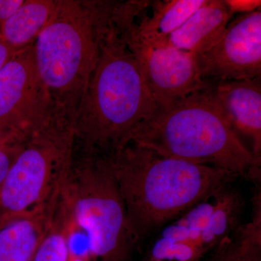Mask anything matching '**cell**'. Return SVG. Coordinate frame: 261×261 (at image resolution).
Returning a JSON list of instances; mask_svg holds the SVG:
<instances>
[{
    "mask_svg": "<svg viewBox=\"0 0 261 261\" xmlns=\"http://www.w3.org/2000/svg\"><path fill=\"white\" fill-rule=\"evenodd\" d=\"M58 204L42 212L20 216L2 224L0 261H32L50 226Z\"/></svg>",
    "mask_w": 261,
    "mask_h": 261,
    "instance_id": "cell-13",
    "label": "cell"
},
{
    "mask_svg": "<svg viewBox=\"0 0 261 261\" xmlns=\"http://www.w3.org/2000/svg\"><path fill=\"white\" fill-rule=\"evenodd\" d=\"M47 97L38 73L34 45L19 49L0 69V123L29 134L44 124L38 113Z\"/></svg>",
    "mask_w": 261,
    "mask_h": 261,
    "instance_id": "cell-10",
    "label": "cell"
},
{
    "mask_svg": "<svg viewBox=\"0 0 261 261\" xmlns=\"http://www.w3.org/2000/svg\"><path fill=\"white\" fill-rule=\"evenodd\" d=\"M55 8L56 3L53 1H24L14 14L0 25V34L15 49H23L37 39L50 19Z\"/></svg>",
    "mask_w": 261,
    "mask_h": 261,
    "instance_id": "cell-16",
    "label": "cell"
},
{
    "mask_svg": "<svg viewBox=\"0 0 261 261\" xmlns=\"http://www.w3.org/2000/svg\"><path fill=\"white\" fill-rule=\"evenodd\" d=\"M78 132L88 156L108 157L153 116L158 106L125 39L121 20L112 17L99 44V58L84 98Z\"/></svg>",
    "mask_w": 261,
    "mask_h": 261,
    "instance_id": "cell-2",
    "label": "cell"
},
{
    "mask_svg": "<svg viewBox=\"0 0 261 261\" xmlns=\"http://www.w3.org/2000/svg\"><path fill=\"white\" fill-rule=\"evenodd\" d=\"M111 13L110 9L93 23L77 3H56L34 46L38 73L48 97L63 105L83 102Z\"/></svg>",
    "mask_w": 261,
    "mask_h": 261,
    "instance_id": "cell-4",
    "label": "cell"
},
{
    "mask_svg": "<svg viewBox=\"0 0 261 261\" xmlns=\"http://www.w3.org/2000/svg\"><path fill=\"white\" fill-rule=\"evenodd\" d=\"M72 130L44 124L29 134L0 187V226L55 207L72 170Z\"/></svg>",
    "mask_w": 261,
    "mask_h": 261,
    "instance_id": "cell-6",
    "label": "cell"
},
{
    "mask_svg": "<svg viewBox=\"0 0 261 261\" xmlns=\"http://www.w3.org/2000/svg\"><path fill=\"white\" fill-rule=\"evenodd\" d=\"M233 17L225 0H206L160 45L171 46L200 56L219 42Z\"/></svg>",
    "mask_w": 261,
    "mask_h": 261,
    "instance_id": "cell-12",
    "label": "cell"
},
{
    "mask_svg": "<svg viewBox=\"0 0 261 261\" xmlns=\"http://www.w3.org/2000/svg\"><path fill=\"white\" fill-rule=\"evenodd\" d=\"M23 2V0H0V25L14 14Z\"/></svg>",
    "mask_w": 261,
    "mask_h": 261,
    "instance_id": "cell-21",
    "label": "cell"
},
{
    "mask_svg": "<svg viewBox=\"0 0 261 261\" xmlns=\"http://www.w3.org/2000/svg\"><path fill=\"white\" fill-rule=\"evenodd\" d=\"M23 142L0 147V187L12 164L23 147Z\"/></svg>",
    "mask_w": 261,
    "mask_h": 261,
    "instance_id": "cell-18",
    "label": "cell"
},
{
    "mask_svg": "<svg viewBox=\"0 0 261 261\" xmlns=\"http://www.w3.org/2000/svg\"><path fill=\"white\" fill-rule=\"evenodd\" d=\"M106 158L137 245L240 176L226 170L161 155L128 142Z\"/></svg>",
    "mask_w": 261,
    "mask_h": 261,
    "instance_id": "cell-1",
    "label": "cell"
},
{
    "mask_svg": "<svg viewBox=\"0 0 261 261\" xmlns=\"http://www.w3.org/2000/svg\"><path fill=\"white\" fill-rule=\"evenodd\" d=\"M197 60L205 80L260 78V9L233 17L219 42Z\"/></svg>",
    "mask_w": 261,
    "mask_h": 261,
    "instance_id": "cell-9",
    "label": "cell"
},
{
    "mask_svg": "<svg viewBox=\"0 0 261 261\" xmlns=\"http://www.w3.org/2000/svg\"><path fill=\"white\" fill-rule=\"evenodd\" d=\"M27 135L28 134L15 127L0 123V147L22 142Z\"/></svg>",
    "mask_w": 261,
    "mask_h": 261,
    "instance_id": "cell-19",
    "label": "cell"
},
{
    "mask_svg": "<svg viewBox=\"0 0 261 261\" xmlns=\"http://www.w3.org/2000/svg\"><path fill=\"white\" fill-rule=\"evenodd\" d=\"M225 3L233 16L252 13L260 10L261 6L260 0H225Z\"/></svg>",
    "mask_w": 261,
    "mask_h": 261,
    "instance_id": "cell-20",
    "label": "cell"
},
{
    "mask_svg": "<svg viewBox=\"0 0 261 261\" xmlns=\"http://www.w3.org/2000/svg\"><path fill=\"white\" fill-rule=\"evenodd\" d=\"M128 142L166 157L226 170L258 181L260 162L254 157L219 108L208 87L158 108Z\"/></svg>",
    "mask_w": 261,
    "mask_h": 261,
    "instance_id": "cell-3",
    "label": "cell"
},
{
    "mask_svg": "<svg viewBox=\"0 0 261 261\" xmlns=\"http://www.w3.org/2000/svg\"><path fill=\"white\" fill-rule=\"evenodd\" d=\"M75 227L87 236L89 261H130L137 243L107 160L88 156L65 187Z\"/></svg>",
    "mask_w": 261,
    "mask_h": 261,
    "instance_id": "cell-5",
    "label": "cell"
},
{
    "mask_svg": "<svg viewBox=\"0 0 261 261\" xmlns=\"http://www.w3.org/2000/svg\"><path fill=\"white\" fill-rule=\"evenodd\" d=\"M208 82L214 102L234 132L251 141L252 154L261 161L260 78Z\"/></svg>",
    "mask_w": 261,
    "mask_h": 261,
    "instance_id": "cell-11",
    "label": "cell"
},
{
    "mask_svg": "<svg viewBox=\"0 0 261 261\" xmlns=\"http://www.w3.org/2000/svg\"><path fill=\"white\" fill-rule=\"evenodd\" d=\"M245 204L233 183L221 187L163 226L146 261H200L243 224Z\"/></svg>",
    "mask_w": 261,
    "mask_h": 261,
    "instance_id": "cell-7",
    "label": "cell"
},
{
    "mask_svg": "<svg viewBox=\"0 0 261 261\" xmlns=\"http://www.w3.org/2000/svg\"><path fill=\"white\" fill-rule=\"evenodd\" d=\"M19 49H15L0 34V69L14 56Z\"/></svg>",
    "mask_w": 261,
    "mask_h": 261,
    "instance_id": "cell-22",
    "label": "cell"
},
{
    "mask_svg": "<svg viewBox=\"0 0 261 261\" xmlns=\"http://www.w3.org/2000/svg\"><path fill=\"white\" fill-rule=\"evenodd\" d=\"M256 193L252 221L242 224L200 261H261L260 193Z\"/></svg>",
    "mask_w": 261,
    "mask_h": 261,
    "instance_id": "cell-15",
    "label": "cell"
},
{
    "mask_svg": "<svg viewBox=\"0 0 261 261\" xmlns=\"http://www.w3.org/2000/svg\"><path fill=\"white\" fill-rule=\"evenodd\" d=\"M140 13L138 8H132L123 14V34L158 108L207 88L208 80L201 75L196 55L150 44L137 36L135 20Z\"/></svg>",
    "mask_w": 261,
    "mask_h": 261,
    "instance_id": "cell-8",
    "label": "cell"
},
{
    "mask_svg": "<svg viewBox=\"0 0 261 261\" xmlns=\"http://www.w3.org/2000/svg\"><path fill=\"white\" fill-rule=\"evenodd\" d=\"M68 261H89L87 252H77L70 248L69 257Z\"/></svg>",
    "mask_w": 261,
    "mask_h": 261,
    "instance_id": "cell-23",
    "label": "cell"
},
{
    "mask_svg": "<svg viewBox=\"0 0 261 261\" xmlns=\"http://www.w3.org/2000/svg\"><path fill=\"white\" fill-rule=\"evenodd\" d=\"M75 230L68 213L57 211L32 261H68Z\"/></svg>",
    "mask_w": 261,
    "mask_h": 261,
    "instance_id": "cell-17",
    "label": "cell"
},
{
    "mask_svg": "<svg viewBox=\"0 0 261 261\" xmlns=\"http://www.w3.org/2000/svg\"><path fill=\"white\" fill-rule=\"evenodd\" d=\"M205 1L163 0L150 2L149 6L152 13L148 15L144 14L143 12L144 15L140 23H135L136 34L145 42L158 45L162 44Z\"/></svg>",
    "mask_w": 261,
    "mask_h": 261,
    "instance_id": "cell-14",
    "label": "cell"
}]
</instances>
